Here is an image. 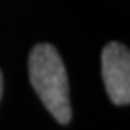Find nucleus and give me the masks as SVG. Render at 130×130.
<instances>
[{"label": "nucleus", "instance_id": "nucleus-1", "mask_svg": "<svg viewBox=\"0 0 130 130\" xmlns=\"http://www.w3.org/2000/svg\"><path fill=\"white\" fill-rule=\"evenodd\" d=\"M29 78L49 113L61 123L71 122L69 83L59 53L51 44H37L29 54Z\"/></svg>", "mask_w": 130, "mask_h": 130}, {"label": "nucleus", "instance_id": "nucleus-2", "mask_svg": "<svg viewBox=\"0 0 130 130\" xmlns=\"http://www.w3.org/2000/svg\"><path fill=\"white\" fill-rule=\"evenodd\" d=\"M101 74L106 93L115 105L130 103V53L120 42H110L101 53Z\"/></svg>", "mask_w": 130, "mask_h": 130}, {"label": "nucleus", "instance_id": "nucleus-3", "mask_svg": "<svg viewBox=\"0 0 130 130\" xmlns=\"http://www.w3.org/2000/svg\"><path fill=\"white\" fill-rule=\"evenodd\" d=\"M2 93H4V78H2V71H0V100H2Z\"/></svg>", "mask_w": 130, "mask_h": 130}]
</instances>
